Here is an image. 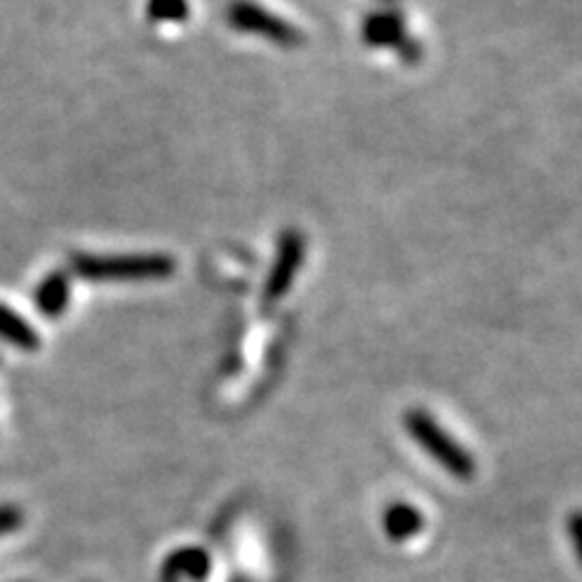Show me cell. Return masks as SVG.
Instances as JSON below:
<instances>
[{
  "instance_id": "cell-1",
  "label": "cell",
  "mask_w": 582,
  "mask_h": 582,
  "mask_svg": "<svg viewBox=\"0 0 582 582\" xmlns=\"http://www.w3.org/2000/svg\"><path fill=\"white\" fill-rule=\"evenodd\" d=\"M403 425L408 430V435L423 446L446 473H452L454 479L462 481L473 479V473H476V458H473L466 446L458 444L430 413L420 408L408 411L403 415Z\"/></svg>"
},
{
  "instance_id": "cell-2",
  "label": "cell",
  "mask_w": 582,
  "mask_h": 582,
  "mask_svg": "<svg viewBox=\"0 0 582 582\" xmlns=\"http://www.w3.org/2000/svg\"><path fill=\"white\" fill-rule=\"evenodd\" d=\"M73 269L86 279L98 282H134L164 279L172 275V260L166 255H121V257H73Z\"/></svg>"
},
{
  "instance_id": "cell-3",
  "label": "cell",
  "mask_w": 582,
  "mask_h": 582,
  "mask_svg": "<svg viewBox=\"0 0 582 582\" xmlns=\"http://www.w3.org/2000/svg\"><path fill=\"white\" fill-rule=\"evenodd\" d=\"M228 22L240 32L263 34L267 42H275L279 47H296L304 42V34L296 30L294 24L284 22L275 12L248 3V0H236V3L228 8Z\"/></svg>"
},
{
  "instance_id": "cell-4",
  "label": "cell",
  "mask_w": 582,
  "mask_h": 582,
  "mask_svg": "<svg viewBox=\"0 0 582 582\" xmlns=\"http://www.w3.org/2000/svg\"><path fill=\"white\" fill-rule=\"evenodd\" d=\"M304 238L299 236V231H287L279 243V250H277V260L273 265V275L267 279V287H265V296L267 302H277L282 299L287 289L292 287V282L299 273V267L304 263Z\"/></svg>"
},
{
  "instance_id": "cell-5",
  "label": "cell",
  "mask_w": 582,
  "mask_h": 582,
  "mask_svg": "<svg viewBox=\"0 0 582 582\" xmlns=\"http://www.w3.org/2000/svg\"><path fill=\"white\" fill-rule=\"evenodd\" d=\"M382 530L391 541L401 544V541H408L425 530V517L415 505L396 500L382 514Z\"/></svg>"
},
{
  "instance_id": "cell-6",
  "label": "cell",
  "mask_w": 582,
  "mask_h": 582,
  "mask_svg": "<svg viewBox=\"0 0 582 582\" xmlns=\"http://www.w3.org/2000/svg\"><path fill=\"white\" fill-rule=\"evenodd\" d=\"M34 302L45 316H59L66 302H69V282L63 275H51L37 289Z\"/></svg>"
},
{
  "instance_id": "cell-7",
  "label": "cell",
  "mask_w": 582,
  "mask_h": 582,
  "mask_svg": "<svg viewBox=\"0 0 582 582\" xmlns=\"http://www.w3.org/2000/svg\"><path fill=\"white\" fill-rule=\"evenodd\" d=\"M0 337H6L8 343L18 345L22 349L37 347V335L30 323H27L22 316L12 314L8 306H0Z\"/></svg>"
},
{
  "instance_id": "cell-8",
  "label": "cell",
  "mask_w": 582,
  "mask_h": 582,
  "mask_svg": "<svg viewBox=\"0 0 582 582\" xmlns=\"http://www.w3.org/2000/svg\"><path fill=\"white\" fill-rule=\"evenodd\" d=\"M364 37L372 45H398L403 42V22L394 12L367 18V22H364Z\"/></svg>"
},
{
  "instance_id": "cell-9",
  "label": "cell",
  "mask_w": 582,
  "mask_h": 582,
  "mask_svg": "<svg viewBox=\"0 0 582 582\" xmlns=\"http://www.w3.org/2000/svg\"><path fill=\"white\" fill-rule=\"evenodd\" d=\"M187 12L189 8L185 0H151L148 3V16L160 22H183Z\"/></svg>"
},
{
  "instance_id": "cell-10",
  "label": "cell",
  "mask_w": 582,
  "mask_h": 582,
  "mask_svg": "<svg viewBox=\"0 0 582 582\" xmlns=\"http://www.w3.org/2000/svg\"><path fill=\"white\" fill-rule=\"evenodd\" d=\"M568 534H571L575 556L582 565V510H575L571 517H568Z\"/></svg>"
},
{
  "instance_id": "cell-11",
  "label": "cell",
  "mask_w": 582,
  "mask_h": 582,
  "mask_svg": "<svg viewBox=\"0 0 582 582\" xmlns=\"http://www.w3.org/2000/svg\"><path fill=\"white\" fill-rule=\"evenodd\" d=\"M18 522H20V512L18 510H12V507L0 510V534L16 530Z\"/></svg>"
}]
</instances>
